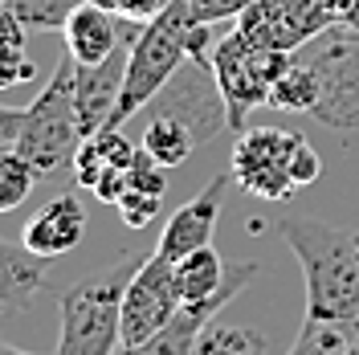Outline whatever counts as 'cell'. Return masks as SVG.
Here are the masks:
<instances>
[{"label":"cell","mask_w":359,"mask_h":355,"mask_svg":"<svg viewBox=\"0 0 359 355\" xmlns=\"http://www.w3.org/2000/svg\"><path fill=\"white\" fill-rule=\"evenodd\" d=\"M135 29H139V21H123L118 25V17L114 13H107V8H98V4H78L74 8V17H69V25L62 29L66 33V49L74 53V62L78 66H98V62H107L118 45L131 37Z\"/></svg>","instance_id":"2e32d148"},{"label":"cell","mask_w":359,"mask_h":355,"mask_svg":"<svg viewBox=\"0 0 359 355\" xmlns=\"http://www.w3.org/2000/svg\"><path fill=\"white\" fill-rule=\"evenodd\" d=\"M192 355H266V335L241 323H208L196 339Z\"/></svg>","instance_id":"603a6c76"},{"label":"cell","mask_w":359,"mask_h":355,"mask_svg":"<svg viewBox=\"0 0 359 355\" xmlns=\"http://www.w3.org/2000/svg\"><path fill=\"white\" fill-rule=\"evenodd\" d=\"M347 25H351V29L359 33V0H355V8H351V17H347Z\"/></svg>","instance_id":"1f68e13d"},{"label":"cell","mask_w":359,"mask_h":355,"mask_svg":"<svg viewBox=\"0 0 359 355\" xmlns=\"http://www.w3.org/2000/svg\"><path fill=\"white\" fill-rule=\"evenodd\" d=\"M327 13H331V21H347L351 17V8H355V0H318Z\"/></svg>","instance_id":"f546056e"},{"label":"cell","mask_w":359,"mask_h":355,"mask_svg":"<svg viewBox=\"0 0 359 355\" xmlns=\"http://www.w3.org/2000/svg\"><path fill=\"white\" fill-rule=\"evenodd\" d=\"M278 229L306 278V319L359 327V233L311 217H286Z\"/></svg>","instance_id":"7a4b0ae2"},{"label":"cell","mask_w":359,"mask_h":355,"mask_svg":"<svg viewBox=\"0 0 359 355\" xmlns=\"http://www.w3.org/2000/svg\"><path fill=\"white\" fill-rule=\"evenodd\" d=\"M74 82H78V62L74 53H62V62L53 69V78L41 86V94L25 107L21 114V135H17V152L37 163V172H53L62 163H74L82 147V127H78V107H74Z\"/></svg>","instance_id":"5b68a950"},{"label":"cell","mask_w":359,"mask_h":355,"mask_svg":"<svg viewBox=\"0 0 359 355\" xmlns=\"http://www.w3.org/2000/svg\"><path fill=\"white\" fill-rule=\"evenodd\" d=\"M0 8H8V0H0Z\"/></svg>","instance_id":"836d02e7"},{"label":"cell","mask_w":359,"mask_h":355,"mask_svg":"<svg viewBox=\"0 0 359 355\" xmlns=\"http://www.w3.org/2000/svg\"><path fill=\"white\" fill-rule=\"evenodd\" d=\"M359 327L351 323H327V319H306L286 355H355Z\"/></svg>","instance_id":"7402d4cb"},{"label":"cell","mask_w":359,"mask_h":355,"mask_svg":"<svg viewBox=\"0 0 359 355\" xmlns=\"http://www.w3.org/2000/svg\"><path fill=\"white\" fill-rule=\"evenodd\" d=\"M147 114H172V119H180L188 131L196 135V143H208L212 135H221L229 127V111H224L221 86L212 78V66L196 62V58H188L176 69V78L147 102Z\"/></svg>","instance_id":"ba28073f"},{"label":"cell","mask_w":359,"mask_h":355,"mask_svg":"<svg viewBox=\"0 0 359 355\" xmlns=\"http://www.w3.org/2000/svg\"><path fill=\"white\" fill-rule=\"evenodd\" d=\"M286 62H290V53L257 49L237 29L208 49V66H212V78L221 86V98H224V111H229V127L233 131H245L249 111L269 107L273 82H278V74H282Z\"/></svg>","instance_id":"52a82bcc"},{"label":"cell","mask_w":359,"mask_h":355,"mask_svg":"<svg viewBox=\"0 0 359 355\" xmlns=\"http://www.w3.org/2000/svg\"><path fill=\"white\" fill-rule=\"evenodd\" d=\"M253 0H192V13L201 17L204 25L229 21V17H241Z\"/></svg>","instance_id":"83f0119b"},{"label":"cell","mask_w":359,"mask_h":355,"mask_svg":"<svg viewBox=\"0 0 359 355\" xmlns=\"http://www.w3.org/2000/svg\"><path fill=\"white\" fill-rule=\"evenodd\" d=\"M37 180H41V172L33 159L21 156L17 147H0V217L21 208L29 192L37 188Z\"/></svg>","instance_id":"cb8c5ba5"},{"label":"cell","mask_w":359,"mask_h":355,"mask_svg":"<svg viewBox=\"0 0 359 355\" xmlns=\"http://www.w3.org/2000/svg\"><path fill=\"white\" fill-rule=\"evenodd\" d=\"M229 269L224 257L212 249V245H201L192 253H184L176 262V286H180V298L184 302H204L212 294H221L224 282H229Z\"/></svg>","instance_id":"ac0fdd59"},{"label":"cell","mask_w":359,"mask_h":355,"mask_svg":"<svg viewBox=\"0 0 359 355\" xmlns=\"http://www.w3.org/2000/svg\"><path fill=\"white\" fill-rule=\"evenodd\" d=\"M139 147L151 152L163 168H180L201 143H196V135L188 131L180 119H172V114H151L147 127H143V143Z\"/></svg>","instance_id":"d6986e66"},{"label":"cell","mask_w":359,"mask_h":355,"mask_svg":"<svg viewBox=\"0 0 359 355\" xmlns=\"http://www.w3.org/2000/svg\"><path fill=\"white\" fill-rule=\"evenodd\" d=\"M253 278H257V266H253V262L233 266L221 294H212V298H204V302H184V307L176 311V319H172L163 331H156L147 343H139V347H118V355H192L201 331L249 286V282H253Z\"/></svg>","instance_id":"8fae6325"},{"label":"cell","mask_w":359,"mask_h":355,"mask_svg":"<svg viewBox=\"0 0 359 355\" xmlns=\"http://www.w3.org/2000/svg\"><path fill=\"white\" fill-rule=\"evenodd\" d=\"M0 311H4V307H0Z\"/></svg>","instance_id":"e575fe53"},{"label":"cell","mask_w":359,"mask_h":355,"mask_svg":"<svg viewBox=\"0 0 359 355\" xmlns=\"http://www.w3.org/2000/svg\"><path fill=\"white\" fill-rule=\"evenodd\" d=\"M180 307H184V298L176 286V262H168L163 253L143 257V266L135 269L127 298H123V347L147 343L176 319Z\"/></svg>","instance_id":"30bf717a"},{"label":"cell","mask_w":359,"mask_h":355,"mask_svg":"<svg viewBox=\"0 0 359 355\" xmlns=\"http://www.w3.org/2000/svg\"><path fill=\"white\" fill-rule=\"evenodd\" d=\"M21 114L25 111L0 107V147H13V143H17V135H21Z\"/></svg>","instance_id":"f1b7e54d"},{"label":"cell","mask_w":359,"mask_h":355,"mask_svg":"<svg viewBox=\"0 0 359 355\" xmlns=\"http://www.w3.org/2000/svg\"><path fill=\"white\" fill-rule=\"evenodd\" d=\"M139 147H131L123 131H98L82 139L78 156H74V176H78V188H86L102 204H118L123 192H127V168Z\"/></svg>","instance_id":"7c38bea8"},{"label":"cell","mask_w":359,"mask_h":355,"mask_svg":"<svg viewBox=\"0 0 359 355\" xmlns=\"http://www.w3.org/2000/svg\"><path fill=\"white\" fill-rule=\"evenodd\" d=\"M208 45H212V33L192 13V0H172L151 21L139 25L131 53H127L123 94H118V107H114L107 131H123V123H131L139 111H147V102L176 78V69L188 58L208 62Z\"/></svg>","instance_id":"6da1fadb"},{"label":"cell","mask_w":359,"mask_h":355,"mask_svg":"<svg viewBox=\"0 0 359 355\" xmlns=\"http://www.w3.org/2000/svg\"><path fill=\"white\" fill-rule=\"evenodd\" d=\"M37 78V62L25 53V25L8 8H0V90L25 86Z\"/></svg>","instance_id":"44dd1931"},{"label":"cell","mask_w":359,"mask_h":355,"mask_svg":"<svg viewBox=\"0 0 359 355\" xmlns=\"http://www.w3.org/2000/svg\"><path fill=\"white\" fill-rule=\"evenodd\" d=\"M135 33H139V29H135ZM135 33L114 49L107 62H98V66H78L74 107H78V127H82V139L107 131V123H111L114 107H118V94H123V74H127V53H131Z\"/></svg>","instance_id":"4fadbf2b"},{"label":"cell","mask_w":359,"mask_h":355,"mask_svg":"<svg viewBox=\"0 0 359 355\" xmlns=\"http://www.w3.org/2000/svg\"><path fill=\"white\" fill-rule=\"evenodd\" d=\"M82 0H8V13L21 17L25 29H45V33H57L66 29L74 8Z\"/></svg>","instance_id":"d4e9b609"},{"label":"cell","mask_w":359,"mask_h":355,"mask_svg":"<svg viewBox=\"0 0 359 355\" xmlns=\"http://www.w3.org/2000/svg\"><path fill=\"white\" fill-rule=\"evenodd\" d=\"M159 204H163V196H151V192H131V188H127L123 200H118L114 208L123 213V225H127V229H143V225L156 221Z\"/></svg>","instance_id":"484cf974"},{"label":"cell","mask_w":359,"mask_h":355,"mask_svg":"<svg viewBox=\"0 0 359 355\" xmlns=\"http://www.w3.org/2000/svg\"><path fill=\"white\" fill-rule=\"evenodd\" d=\"M298 53L311 62L318 78V102L311 119L343 135L359 131V33L347 21H339Z\"/></svg>","instance_id":"8992f818"},{"label":"cell","mask_w":359,"mask_h":355,"mask_svg":"<svg viewBox=\"0 0 359 355\" xmlns=\"http://www.w3.org/2000/svg\"><path fill=\"white\" fill-rule=\"evenodd\" d=\"M143 257L123 253L111 266L62 290V339L57 355H118L123 347V298Z\"/></svg>","instance_id":"3957f363"},{"label":"cell","mask_w":359,"mask_h":355,"mask_svg":"<svg viewBox=\"0 0 359 355\" xmlns=\"http://www.w3.org/2000/svg\"><path fill=\"white\" fill-rule=\"evenodd\" d=\"M229 184H233V176H217V180H208L192 200H184L176 213H172V221L163 225V237H159L156 253H163L168 262H180L184 253H192L201 245H212L217 217H221Z\"/></svg>","instance_id":"5bb4252c"},{"label":"cell","mask_w":359,"mask_h":355,"mask_svg":"<svg viewBox=\"0 0 359 355\" xmlns=\"http://www.w3.org/2000/svg\"><path fill=\"white\" fill-rule=\"evenodd\" d=\"M229 176L249 196L282 204L323 176V159L298 131L249 127V131H237Z\"/></svg>","instance_id":"277c9868"},{"label":"cell","mask_w":359,"mask_h":355,"mask_svg":"<svg viewBox=\"0 0 359 355\" xmlns=\"http://www.w3.org/2000/svg\"><path fill=\"white\" fill-rule=\"evenodd\" d=\"M331 25L339 21H331V13L318 0H253L237 17V33L257 49L298 53L302 45H311Z\"/></svg>","instance_id":"9c48e42d"},{"label":"cell","mask_w":359,"mask_h":355,"mask_svg":"<svg viewBox=\"0 0 359 355\" xmlns=\"http://www.w3.org/2000/svg\"><path fill=\"white\" fill-rule=\"evenodd\" d=\"M355 355H359V335H355Z\"/></svg>","instance_id":"d6a6232c"},{"label":"cell","mask_w":359,"mask_h":355,"mask_svg":"<svg viewBox=\"0 0 359 355\" xmlns=\"http://www.w3.org/2000/svg\"><path fill=\"white\" fill-rule=\"evenodd\" d=\"M86 4H98V8H107V13H114L118 21H151L159 8H168L172 0H86Z\"/></svg>","instance_id":"4316f807"},{"label":"cell","mask_w":359,"mask_h":355,"mask_svg":"<svg viewBox=\"0 0 359 355\" xmlns=\"http://www.w3.org/2000/svg\"><path fill=\"white\" fill-rule=\"evenodd\" d=\"M45 278H49L45 257L0 237V307L4 311H25L33 294L45 286Z\"/></svg>","instance_id":"e0dca14e"},{"label":"cell","mask_w":359,"mask_h":355,"mask_svg":"<svg viewBox=\"0 0 359 355\" xmlns=\"http://www.w3.org/2000/svg\"><path fill=\"white\" fill-rule=\"evenodd\" d=\"M0 355H37V351H21V347H8V343H0Z\"/></svg>","instance_id":"4dcf8cb0"},{"label":"cell","mask_w":359,"mask_h":355,"mask_svg":"<svg viewBox=\"0 0 359 355\" xmlns=\"http://www.w3.org/2000/svg\"><path fill=\"white\" fill-rule=\"evenodd\" d=\"M82 237H86V208H82L78 196L66 192V196H53L33 221L25 225L21 245L49 262V257H66L69 249H78Z\"/></svg>","instance_id":"9a60e30c"},{"label":"cell","mask_w":359,"mask_h":355,"mask_svg":"<svg viewBox=\"0 0 359 355\" xmlns=\"http://www.w3.org/2000/svg\"><path fill=\"white\" fill-rule=\"evenodd\" d=\"M314 102H318V78H314L311 62L302 53H290V62L282 66L278 82H273V94H269V107L278 111H298L311 114Z\"/></svg>","instance_id":"ffe728a7"}]
</instances>
